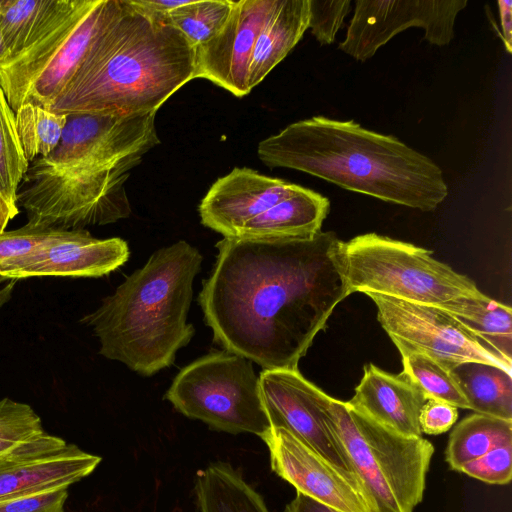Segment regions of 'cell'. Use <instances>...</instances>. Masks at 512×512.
<instances>
[{
  "mask_svg": "<svg viewBox=\"0 0 512 512\" xmlns=\"http://www.w3.org/2000/svg\"><path fill=\"white\" fill-rule=\"evenodd\" d=\"M330 210L323 195L298 186L289 197L245 223L234 236L244 239L310 238L321 232Z\"/></svg>",
  "mask_w": 512,
  "mask_h": 512,
  "instance_id": "ffe728a7",
  "label": "cell"
},
{
  "mask_svg": "<svg viewBox=\"0 0 512 512\" xmlns=\"http://www.w3.org/2000/svg\"><path fill=\"white\" fill-rule=\"evenodd\" d=\"M466 5L467 0H357L338 49L366 61L410 27L422 28L430 44L448 45L454 37L456 17Z\"/></svg>",
  "mask_w": 512,
  "mask_h": 512,
  "instance_id": "7c38bea8",
  "label": "cell"
},
{
  "mask_svg": "<svg viewBox=\"0 0 512 512\" xmlns=\"http://www.w3.org/2000/svg\"><path fill=\"white\" fill-rule=\"evenodd\" d=\"M450 374L475 413L512 420V375L481 362H463Z\"/></svg>",
  "mask_w": 512,
  "mask_h": 512,
  "instance_id": "d4e9b609",
  "label": "cell"
},
{
  "mask_svg": "<svg viewBox=\"0 0 512 512\" xmlns=\"http://www.w3.org/2000/svg\"><path fill=\"white\" fill-rule=\"evenodd\" d=\"M500 24L502 30V39L506 50L510 53L512 48V1L499 0Z\"/></svg>",
  "mask_w": 512,
  "mask_h": 512,
  "instance_id": "74e56055",
  "label": "cell"
},
{
  "mask_svg": "<svg viewBox=\"0 0 512 512\" xmlns=\"http://www.w3.org/2000/svg\"><path fill=\"white\" fill-rule=\"evenodd\" d=\"M259 383L270 427L288 430L333 465L354 475L348 459L323 420L320 388L305 379L298 369L263 370Z\"/></svg>",
  "mask_w": 512,
  "mask_h": 512,
  "instance_id": "9a60e30c",
  "label": "cell"
},
{
  "mask_svg": "<svg viewBox=\"0 0 512 512\" xmlns=\"http://www.w3.org/2000/svg\"><path fill=\"white\" fill-rule=\"evenodd\" d=\"M101 460L44 432L0 454V501L68 488L90 475Z\"/></svg>",
  "mask_w": 512,
  "mask_h": 512,
  "instance_id": "5bb4252c",
  "label": "cell"
},
{
  "mask_svg": "<svg viewBox=\"0 0 512 512\" xmlns=\"http://www.w3.org/2000/svg\"><path fill=\"white\" fill-rule=\"evenodd\" d=\"M129 171L90 165L28 168L25 188L17 191V205L34 226L83 230L114 223L132 212L125 188Z\"/></svg>",
  "mask_w": 512,
  "mask_h": 512,
  "instance_id": "ba28073f",
  "label": "cell"
},
{
  "mask_svg": "<svg viewBox=\"0 0 512 512\" xmlns=\"http://www.w3.org/2000/svg\"><path fill=\"white\" fill-rule=\"evenodd\" d=\"M438 307L452 315L484 346L512 364L510 306L483 294L480 297H458Z\"/></svg>",
  "mask_w": 512,
  "mask_h": 512,
  "instance_id": "7402d4cb",
  "label": "cell"
},
{
  "mask_svg": "<svg viewBox=\"0 0 512 512\" xmlns=\"http://www.w3.org/2000/svg\"><path fill=\"white\" fill-rule=\"evenodd\" d=\"M298 186L246 167L234 168L202 198L201 223L223 237H234L245 223L289 197Z\"/></svg>",
  "mask_w": 512,
  "mask_h": 512,
  "instance_id": "ac0fdd59",
  "label": "cell"
},
{
  "mask_svg": "<svg viewBox=\"0 0 512 512\" xmlns=\"http://www.w3.org/2000/svg\"><path fill=\"white\" fill-rule=\"evenodd\" d=\"M165 399L186 417L215 430L261 438L270 428L252 361L227 350L209 353L182 368Z\"/></svg>",
  "mask_w": 512,
  "mask_h": 512,
  "instance_id": "9c48e42d",
  "label": "cell"
},
{
  "mask_svg": "<svg viewBox=\"0 0 512 512\" xmlns=\"http://www.w3.org/2000/svg\"><path fill=\"white\" fill-rule=\"evenodd\" d=\"M31 406L9 398L0 400V454L44 433Z\"/></svg>",
  "mask_w": 512,
  "mask_h": 512,
  "instance_id": "4dcf8cb0",
  "label": "cell"
},
{
  "mask_svg": "<svg viewBox=\"0 0 512 512\" xmlns=\"http://www.w3.org/2000/svg\"><path fill=\"white\" fill-rule=\"evenodd\" d=\"M270 168H289L343 189L424 212L448 195L441 168L392 135L324 116L294 122L258 144Z\"/></svg>",
  "mask_w": 512,
  "mask_h": 512,
  "instance_id": "3957f363",
  "label": "cell"
},
{
  "mask_svg": "<svg viewBox=\"0 0 512 512\" xmlns=\"http://www.w3.org/2000/svg\"><path fill=\"white\" fill-rule=\"evenodd\" d=\"M64 231L67 230H56L27 223L15 230L0 232V270Z\"/></svg>",
  "mask_w": 512,
  "mask_h": 512,
  "instance_id": "1f68e13d",
  "label": "cell"
},
{
  "mask_svg": "<svg viewBox=\"0 0 512 512\" xmlns=\"http://www.w3.org/2000/svg\"><path fill=\"white\" fill-rule=\"evenodd\" d=\"M332 232L310 238L223 237L198 300L216 343L263 367L297 370L349 296Z\"/></svg>",
  "mask_w": 512,
  "mask_h": 512,
  "instance_id": "6da1fadb",
  "label": "cell"
},
{
  "mask_svg": "<svg viewBox=\"0 0 512 512\" xmlns=\"http://www.w3.org/2000/svg\"><path fill=\"white\" fill-rule=\"evenodd\" d=\"M125 240L94 238L87 230H67L0 270V282L31 277H101L129 258Z\"/></svg>",
  "mask_w": 512,
  "mask_h": 512,
  "instance_id": "2e32d148",
  "label": "cell"
},
{
  "mask_svg": "<svg viewBox=\"0 0 512 512\" xmlns=\"http://www.w3.org/2000/svg\"><path fill=\"white\" fill-rule=\"evenodd\" d=\"M458 418V408L446 402L427 399L419 414L420 430L428 435L447 432Z\"/></svg>",
  "mask_w": 512,
  "mask_h": 512,
  "instance_id": "d590c367",
  "label": "cell"
},
{
  "mask_svg": "<svg viewBox=\"0 0 512 512\" xmlns=\"http://www.w3.org/2000/svg\"><path fill=\"white\" fill-rule=\"evenodd\" d=\"M141 7L160 14L167 16L171 11L178 7L184 6L190 0H135Z\"/></svg>",
  "mask_w": 512,
  "mask_h": 512,
  "instance_id": "f35d334b",
  "label": "cell"
},
{
  "mask_svg": "<svg viewBox=\"0 0 512 512\" xmlns=\"http://www.w3.org/2000/svg\"><path fill=\"white\" fill-rule=\"evenodd\" d=\"M274 4L275 0L235 1L223 28L195 48L194 79L204 78L239 98L248 95L253 48Z\"/></svg>",
  "mask_w": 512,
  "mask_h": 512,
  "instance_id": "e0dca14e",
  "label": "cell"
},
{
  "mask_svg": "<svg viewBox=\"0 0 512 512\" xmlns=\"http://www.w3.org/2000/svg\"><path fill=\"white\" fill-rule=\"evenodd\" d=\"M403 373L422 391L427 399H436L457 408L469 409L450 371L426 354L414 350L399 351Z\"/></svg>",
  "mask_w": 512,
  "mask_h": 512,
  "instance_id": "f1b7e54d",
  "label": "cell"
},
{
  "mask_svg": "<svg viewBox=\"0 0 512 512\" xmlns=\"http://www.w3.org/2000/svg\"><path fill=\"white\" fill-rule=\"evenodd\" d=\"M156 113L68 115L58 146L46 157L33 160L29 168L90 165L131 170L160 143L155 127Z\"/></svg>",
  "mask_w": 512,
  "mask_h": 512,
  "instance_id": "30bf717a",
  "label": "cell"
},
{
  "mask_svg": "<svg viewBox=\"0 0 512 512\" xmlns=\"http://www.w3.org/2000/svg\"><path fill=\"white\" fill-rule=\"evenodd\" d=\"M507 445H512V420L474 413L450 433L445 459L452 470L459 472L464 464Z\"/></svg>",
  "mask_w": 512,
  "mask_h": 512,
  "instance_id": "484cf974",
  "label": "cell"
},
{
  "mask_svg": "<svg viewBox=\"0 0 512 512\" xmlns=\"http://www.w3.org/2000/svg\"><path fill=\"white\" fill-rule=\"evenodd\" d=\"M350 0H309V27L321 44H331L350 11Z\"/></svg>",
  "mask_w": 512,
  "mask_h": 512,
  "instance_id": "d6a6232c",
  "label": "cell"
},
{
  "mask_svg": "<svg viewBox=\"0 0 512 512\" xmlns=\"http://www.w3.org/2000/svg\"><path fill=\"white\" fill-rule=\"evenodd\" d=\"M309 27V0H275L257 36L249 65L252 90L295 47Z\"/></svg>",
  "mask_w": 512,
  "mask_h": 512,
  "instance_id": "44dd1931",
  "label": "cell"
},
{
  "mask_svg": "<svg viewBox=\"0 0 512 512\" xmlns=\"http://www.w3.org/2000/svg\"><path fill=\"white\" fill-rule=\"evenodd\" d=\"M3 58H4V47H3V39H2V34H1V29H0V64L2 63Z\"/></svg>",
  "mask_w": 512,
  "mask_h": 512,
  "instance_id": "b9f144b4",
  "label": "cell"
},
{
  "mask_svg": "<svg viewBox=\"0 0 512 512\" xmlns=\"http://www.w3.org/2000/svg\"><path fill=\"white\" fill-rule=\"evenodd\" d=\"M14 287L15 281L11 280L8 284L0 288V309L11 299Z\"/></svg>",
  "mask_w": 512,
  "mask_h": 512,
  "instance_id": "60d3db41",
  "label": "cell"
},
{
  "mask_svg": "<svg viewBox=\"0 0 512 512\" xmlns=\"http://www.w3.org/2000/svg\"><path fill=\"white\" fill-rule=\"evenodd\" d=\"M16 129L26 160L46 157L59 144L67 115L46 108L24 104L16 112Z\"/></svg>",
  "mask_w": 512,
  "mask_h": 512,
  "instance_id": "4316f807",
  "label": "cell"
},
{
  "mask_svg": "<svg viewBox=\"0 0 512 512\" xmlns=\"http://www.w3.org/2000/svg\"><path fill=\"white\" fill-rule=\"evenodd\" d=\"M68 488L29 494L0 501V512H64Z\"/></svg>",
  "mask_w": 512,
  "mask_h": 512,
  "instance_id": "e575fe53",
  "label": "cell"
},
{
  "mask_svg": "<svg viewBox=\"0 0 512 512\" xmlns=\"http://www.w3.org/2000/svg\"><path fill=\"white\" fill-rule=\"evenodd\" d=\"M427 401L403 373L390 374L374 364L364 374L347 403L381 426L405 437H422L419 414Z\"/></svg>",
  "mask_w": 512,
  "mask_h": 512,
  "instance_id": "d6986e66",
  "label": "cell"
},
{
  "mask_svg": "<svg viewBox=\"0 0 512 512\" xmlns=\"http://www.w3.org/2000/svg\"><path fill=\"white\" fill-rule=\"evenodd\" d=\"M18 213V206L8 201L0 192V232L5 231L10 220H12Z\"/></svg>",
  "mask_w": 512,
  "mask_h": 512,
  "instance_id": "ab89813d",
  "label": "cell"
},
{
  "mask_svg": "<svg viewBox=\"0 0 512 512\" xmlns=\"http://www.w3.org/2000/svg\"><path fill=\"white\" fill-rule=\"evenodd\" d=\"M115 0H68L48 29L20 56L0 67V86L16 112L47 108L82 62Z\"/></svg>",
  "mask_w": 512,
  "mask_h": 512,
  "instance_id": "52a82bcc",
  "label": "cell"
},
{
  "mask_svg": "<svg viewBox=\"0 0 512 512\" xmlns=\"http://www.w3.org/2000/svg\"><path fill=\"white\" fill-rule=\"evenodd\" d=\"M459 472L489 484H508L512 478V445L492 449L464 464Z\"/></svg>",
  "mask_w": 512,
  "mask_h": 512,
  "instance_id": "836d02e7",
  "label": "cell"
},
{
  "mask_svg": "<svg viewBox=\"0 0 512 512\" xmlns=\"http://www.w3.org/2000/svg\"><path fill=\"white\" fill-rule=\"evenodd\" d=\"M334 257L349 295L375 293L437 307L483 295L472 279L435 259L430 250L376 233L339 239Z\"/></svg>",
  "mask_w": 512,
  "mask_h": 512,
  "instance_id": "8992f818",
  "label": "cell"
},
{
  "mask_svg": "<svg viewBox=\"0 0 512 512\" xmlns=\"http://www.w3.org/2000/svg\"><path fill=\"white\" fill-rule=\"evenodd\" d=\"M235 1L190 0L167 18L195 49L214 37L227 22Z\"/></svg>",
  "mask_w": 512,
  "mask_h": 512,
  "instance_id": "83f0119b",
  "label": "cell"
},
{
  "mask_svg": "<svg viewBox=\"0 0 512 512\" xmlns=\"http://www.w3.org/2000/svg\"><path fill=\"white\" fill-rule=\"evenodd\" d=\"M202 260L184 240L155 251L81 319L99 339V353L143 376L171 366L195 333L187 315Z\"/></svg>",
  "mask_w": 512,
  "mask_h": 512,
  "instance_id": "277c9868",
  "label": "cell"
},
{
  "mask_svg": "<svg viewBox=\"0 0 512 512\" xmlns=\"http://www.w3.org/2000/svg\"><path fill=\"white\" fill-rule=\"evenodd\" d=\"M261 439L273 472L297 492L339 512H374L355 475L333 465L288 430L270 427Z\"/></svg>",
  "mask_w": 512,
  "mask_h": 512,
  "instance_id": "4fadbf2b",
  "label": "cell"
},
{
  "mask_svg": "<svg viewBox=\"0 0 512 512\" xmlns=\"http://www.w3.org/2000/svg\"><path fill=\"white\" fill-rule=\"evenodd\" d=\"M195 493L200 512H270L262 496L227 463L198 470Z\"/></svg>",
  "mask_w": 512,
  "mask_h": 512,
  "instance_id": "603a6c76",
  "label": "cell"
},
{
  "mask_svg": "<svg viewBox=\"0 0 512 512\" xmlns=\"http://www.w3.org/2000/svg\"><path fill=\"white\" fill-rule=\"evenodd\" d=\"M195 49L167 16L115 0L76 72L47 110L130 116L158 111L194 79Z\"/></svg>",
  "mask_w": 512,
  "mask_h": 512,
  "instance_id": "7a4b0ae2",
  "label": "cell"
},
{
  "mask_svg": "<svg viewBox=\"0 0 512 512\" xmlns=\"http://www.w3.org/2000/svg\"><path fill=\"white\" fill-rule=\"evenodd\" d=\"M377 320L401 350L422 352L450 370L463 362H481L512 372V364L484 346L452 315L437 306L366 293Z\"/></svg>",
  "mask_w": 512,
  "mask_h": 512,
  "instance_id": "8fae6325",
  "label": "cell"
},
{
  "mask_svg": "<svg viewBox=\"0 0 512 512\" xmlns=\"http://www.w3.org/2000/svg\"><path fill=\"white\" fill-rule=\"evenodd\" d=\"M28 168L16 129L15 112L0 86V192L12 204L17 205L18 186Z\"/></svg>",
  "mask_w": 512,
  "mask_h": 512,
  "instance_id": "f546056e",
  "label": "cell"
},
{
  "mask_svg": "<svg viewBox=\"0 0 512 512\" xmlns=\"http://www.w3.org/2000/svg\"><path fill=\"white\" fill-rule=\"evenodd\" d=\"M284 512H339L328 506L323 505L320 502L313 500L312 498L297 492L296 496L290 501Z\"/></svg>",
  "mask_w": 512,
  "mask_h": 512,
  "instance_id": "8d00e7d4",
  "label": "cell"
},
{
  "mask_svg": "<svg viewBox=\"0 0 512 512\" xmlns=\"http://www.w3.org/2000/svg\"><path fill=\"white\" fill-rule=\"evenodd\" d=\"M68 0H0V29L8 65L30 47L66 7Z\"/></svg>",
  "mask_w": 512,
  "mask_h": 512,
  "instance_id": "cb8c5ba5",
  "label": "cell"
},
{
  "mask_svg": "<svg viewBox=\"0 0 512 512\" xmlns=\"http://www.w3.org/2000/svg\"><path fill=\"white\" fill-rule=\"evenodd\" d=\"M319 405L374 512H414L424 496L432 443L397 434L322 390Z\"/></svg>",
  "mask_w": 512,
  "mask_h": 512,
  "instance_id": "5b68a950",
  "label": "cell"
}]
</instances>
